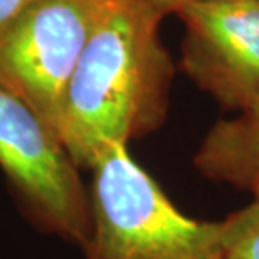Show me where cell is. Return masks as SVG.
Wrapping results in <instances>:
<instances>
[{"instance_id": "ba28073f", "label": "cell", "mask_w": 259, "mask_h": 259, "mask_svg": "<svg viewBox=\"0 0 259 259\" xmlns=\"http://www.w3.org/2000/svg\"><path fill=\"white\" fill-rule=\"evenodd\" d=\"M138 2L153 9L162 17H167V15H177L185 7H189V5L195 2H200V0H138Z\"/></svg>"}, {"instance_id": "8992f818", "label": "cell", "mask_w": 259, "mask_h": 259, "mask_svg": "<svg viewBox=\"0 0 259 259\" xmlns=\"http://www.w3.org/2000/svg\"><path fill=\"white\" fill-rule=\"evenodd\" d=\"M194 165L202 177L259 200V110L214 123L195 152Z\"/></svg>"}, {"instance_id": "5b68a950", "label": "cell", "mask_w": 259, "mask_h": 259, "mask_svg": "<svg viewBox=\"0 0 259 259\" xmlns=\"http://www.w3.org/2000/svg\"><path fill=\"white\" fill-rule=\"evenodd\" d=\"M177 15L194 84L227 110H259V0H200Z\"/></svg>"}, {"instance_id": "6da1fadb", "label": "cell", "mask_w": 259, "mask_h": 259, "mask_svg": "<svg viewBox=\"0 0 259 259\" xmlns=\"http://www.w3.org/2000/svg\"><path fill=\"white\" fill-rule=\"evenodd\" d=\"M163 17L138 0H108L67 84L58 137L77 168L167 120L175 66Z\"/></svg>"}, {"instance_id": "3957f363", "label": "cell", "mask_w": 259, "mask_h": 259, "mask_svg": "<svg viewBox=\"0 0 259 259\" xmlns=\"http://www.w3.org/2000/svg\"><path fill=\"white\" fill-rule=\"evenodd\" d=\"M0 168L37 227L82 247L91 229L90 192L58 133L32 106L0 84Z\"/></svg>"}, {"instance_id": "7a4b0ae2", "label": "cell", "mask_w": 259, "mask_h": 259, "mask_svg": "<svg viewBox=\"0 0 259 259\" xmlns=\"http://www.w3.org/2000/svg\"><path fill=\"white\" fill-rule=\"evenodd\" d=\"M90 170L84 259H222L221 221L182 214L128 145H110Z\"/></svg>"}, {"instance_id": "9c48e42d", "label": "cell", "mask_w": 259, "mask_h": 259, "mask_svg": "<svg viewBox=\"0 0 259 259\" xmlns=\"http://www.w3.org/2000/svg\"><path fill=\"white\" fill-rule=\"evenodd\" d=\"M29 0H0V29L9 19H12Z\"/></svg>"}, {"instance_id": "277c9868", "label": "cell", "mask_w": 259, "mask_h": 259, "mask_svg": "<svg viewBox=\"0 0 259 259\" xmlns=\"http://www.w3.org/2000/svg\"><path fill=\"white\" fill-rule=\"evenodd\" d=\"M108 0H29L0 29V84L54 128Z\"/></svg>"}, {"instance_id": "52a82bcc", "label": "cell", "mask_w": 259, "mask_h": 259, "mask_svg": "<svg viewBox=\"0 0 259 259\" xmlns=\"http://www.w3.org/2000/svg\"><path fill=\"white\" fill-rule=\"evenodd\" d=\"M222 259H259V200L221 221Z\"/></svg>"}]
</instances>
